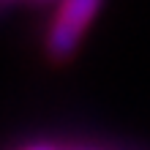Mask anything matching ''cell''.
I'll return each instance as SVG.
<instances>
[{"label": "cell", "mask_w": 150, "mask_h": 150, "mask_svg": "<svg viewBox=\"0 0 150 150\" xmlns=\"http://www.w3.org/2000/svg\"><path fill=\"white\" fill-rule=\"evenodd\" d=\"M104 0H60L44 36V55L52 66L71 63L90 22L101 11Z\"/></svg>", "instance_id": "6da1fadb"}, {"label": "cell", "mask_w": 150, "mask_h": 150, "mask_svg": "<svg viewBox=\"0 0 150 150\" xmlns=\"http://www.w3.org/2000/svg\"><path fill=\"white\" fill-rule=\"evenodd\" d=\"M19 150H60V147L47 145V142H36V145H25V147H19Z\"/></svg>", "instance_id": "7a4b0ae2"}, {"label": "cell", "mask_w": 150, "mask_h": 150, "mask_svg": "<svg viewBox=\"0 0 150 150\" xmlns=\"http://www.w3.org/2000/svg\"><path fill=\"white\" fill-rule=\"evenodd\" d=\"M8 3H14V0H0V8H3V6H8Z\"/></svg>", "instance_id": "3957f363"}, {"label": "cell", "mask_w": 150, "mask_h": 150, "mask_svg": "<svg viewBox=\"0 0 150 150\" xmlns=\"http://www.w3.org/2000/svg\"><path fill=\"white\" fill-rule=\"evenodd\" d=\"M30 3H52V0H30Z\"/></svg>", "instance_id": "277c9868"}, {"label": "cell", "mask_w": 150, "mask_h": 150, "mask_svg": "<svg viewBox=\"0 0 150 150\" xmlns=\"http://www.w3.org/2000/svg\"><path fill=\"white\" fill-rule=\"evenodd\" d=\"M87 150H90V147H87Z\"/></svg>", "instance_id": "5b68a950"}]
</instances>
